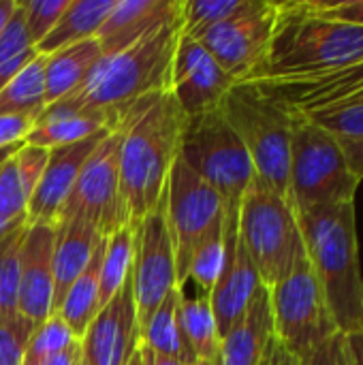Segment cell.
<instances>
[{"instance_id": "6da1fadb", "label": "cell", "mask_w": 363, "mask_h": 365, "mask_svg": "<svg viewBox=\"0 0 363 365\" xmlns=\"http://www.w3.org/2000/svg\"><path fill=\"white\" fill-rule=\"evenodd\" d=\"M184 111L169 90L154 92L124 111L120 133V192L135 227L163 199L180 152Z\"/></svg>"}, {"instance_id": "7a4b0ae2", "label": "cell", "mask_w": 363, "mask_h": 365, "mask_svg": "<svg viewBox=\"0 0 363 365\" xmlns=\"http://www.w3.org/2000/svg\"><path fill=\"white\" fill-rule=\"evenodd\" d=\"M182 36V17L150 32L131 47L105 53L83 83L47 113H101L116 126L124 111L148 94L169 90L171 64Z\"/></svg>"}, {"instance_id": "3957f363", "label": "cell", "mask_w": 363, "mask_h": 365, "mask_svg": "<svg viewBox=\"0 0 363 365\" xmlns=\"http://www.w3.org/2000/svg\"><path fill=\"white\" fill-rule=\"evenodd\" d=\"M302 242L340 334L363 329V278L355 201L297 214Z\"/></svg>"}, {"instance_id": "277c9868", "label": "cell", "mask_w": 363, "mask_h": 365, "mask_svg": "<svg viewBox=\"0 0 363 365\" xmlns=\"http://www.w3.org/2000/svg\"><path fill=\"white\" fill-rule=\"evenodd\" d=\"M363 56V26L312 13L304 0L278 2V19L263 62L248 81H272L329 71Z\"/></svg>"}, {"instance_id": "5b68a950", "label": "cell", "mask_w": 363, "mask_h": 365, "mask_svg": "<svg viewBox=\"0 0 363 365\" xmlns=\"http://www.w3.org/2000/svg\"><path fill=\"white\" fill-rule=\"evenodd\" d=\"M220 111L246 145L255 178L289 199L293 113L252 83H235Z\"/></svg>"}, {"instance_id": "8992f818", "label": "cell", "mask_w": 363, "mask_h": 365, "mask_svg": "<svg viewBox=\"0 0 363 365\" xmlns=\"http://www.w3.org/2000/svg\"><path fill=\"white\" fill-rule=\"evenodd\" d=\"M359 184L351 173L340 139L293 113L289 201L295 214L355 201Z\"/></svg>"}, {"instance_id": "52a82bcc", "label": "cell", "mask_w": 363, "mask_h": 365, "mask_svg": "<svg viewBox=\"0 0 363 365\" xmlns=\"http://www.w3.org/2000/svg\"><path fill=\"white\" fill-rule=\"evenodd\" d=\"M240 240L263 287L272 289L304 250L297 214L291 201L257 178L242 197L237 212Z\"/></svg>"}, {"instance_id": "ba28073f", "label": "cell", "mask_w": 363, "mask_h": 365, "mask_svg": "<svg viewBox=\"0 0 363 365\" xmlns=\"http://www.w3.org/2000/svg\"><path fill=\"white\" fill-rule=\"evenodd\" d=\"M178 156L225 199V210H237L255 167L246 145L218 109L184 120Z\"/></svg>"}, {"instance_id": "9c48e42d", "label": "cell", "mask_w": 363, "mask_h": 365, "mask_svg": "<svg viewBox=\"0 0 363 365\" xmlns=\"http://www.w3.org/2000/svg\"><path fill=\"white\" fill-rule=\"evenodd\" d=\"M276 342L300 364L321 342L338 334L312 265L302 250L291 269L270 289Z\"/></svg>"}, {"instance_id": "30bf717a", "label": "cell", "mask_w": 363, "mask_h": 365, "mask_svg": "<svg viewBox=\"0 0 363 365\" xmlns=\"http://www.w3.org/2000/svg\"><path fill=\"white\" fill-rule=\"evenodd\" d=\"M131 289L137 312L139 334L158 310L163 299L178 289L175 248L167 220L165 195L135 227H133V265Z\"/></svg>"}, {"instance_id": "8fae6325", "label": "cell", "mask_w": 363, "mask_h": 365, "mask_svg": "<svg viewBox=\"0 0 363 365\" xmlns=\"http://www.w3.org/2000/svg\"><path fill=\"white\" fill-rule=\"evenodd\" d=\"M165 203L175 248L178 287L182 289L195 248L225 216V199L178 156L169 173Z\"/></svg>"}, {"instance_id": "7c38bea8", "label": "cell", "mask_w": 363, "mask_h": 365, "mask_svg": "<svg viewBox=\"0 0 363 365\" xmlns=\"http://www.w3.org/2000/svg\"><path fill=\"white\" fill-rule=\"evenodd\" d=\"M92 225L103 237L128 225L120 192V133L113 128L86 160L60 220Z\"/></svg>"}, {"instance_id": "4fadbf2b", "label": "cell", "mask_w": 363, "mask_h": 365, "mask_svg": "<svg viewBox=\"0 0 363 365\" xmlns=\"http://www.w3.org/2000/svg\"><path fill=\"white\" fill-rule=\"evenodd\" d=\"M278 19V2L263 0L250 13L223 21L197 36L218 66L235 81H244L263 62Z\"/></svg>"}, {"instance_id": "5bb4252c", "label": "cell", "mask_w": 363, "mask_h": 365, "mask_svg": "<svg viewBox=\"0 0 363 365\" xmlns=\"http://www.w3.org/2000/svg\"><path fill=\"white\" fill-rule=\"evenodd\" d=\"M233 86L235 81L197 38L186 34L180 36L171 64L169 92L186 118L218 109Z\"/></svg>"}, {"instance_id": "9a60e30c", "label": "cell", "mask_w": 363, "mask_h": 365, "mask_svg": "<svg viewBox=\"0 0 363 365\" xmlns=\"http://www.w3.org/2000/svg\"><path fill=\"white\" fill-rule=\"evenodd\" d=\"M291 113H310L338 103L363 98V56L342 66L272 81H248Z\"/></svg>"}, {"instance_id": "2e32d148", "label": "cell", "mask_w": 363, "mask_h": 365, "mask_svg": "<svg viewBox=\"0 0 363 365\" xmlns=\"http://www.w3.org/2000/svg\"><path fill=\"white\" fill-rule=\"evenodd\" d=\"M237 210H225V257L218 280L210 293V306L223 340L229 329L244 317L255 293L261 287L259 274L237 233Z\"/></svg>"}, {"instance_id": "e0dca14e", "label": "cell", "mask_w": 363, "mask_h": 365, "mask_svg": "<svg viewBox=\"0 0 363 365\" xmlns=\"http://www.w3.org/2000/svg\"><path fill=\"white\" fill-rule=\"evenodd\" d=\"M79 344L81 357L90 365H126L131 361L141 344L131 276L116 297L96 312Z\"/></svg>"}, {"instance_id": "ac0fdd59", "label": "cell", "mask_w": 363, "mask_h": 365, "mask_svg": "<svg viewBox=\"0 0 363 365\" xmlns=\"http://www.w3.org/2000/svg\"><path fill=\"white\" fill-rule=\"evenodd\" d=\"M53 248L56 227L26 225L19 252L17 314L34 327L53 314Z\"/></svg>"}, {"instance_id": "d6986e66", "label": "cell", "mask_w": 363, "mask_h": 365, "mask_svg": "<svg viewBox=\"0 0 363 365\" xmlns=\"http://www.w3.org/2000/svg\"><path fill=\"white\" fill-rule=\"evenodd\" d=\"M111 133V130H109ZM101 133L86 141L56 148L49 152L47 167L28 201V220L26 225H49L56 227L62 214V207L96 145L109 135Z\"/></svg>"}, {"instance_id": "ffe728a7", "label": "cell", "mask_w": 363, "mask_h": 365, "mask_svg": "<svg viewBox=\"0 0 363 365\" xmlns=\"http://www.w3.org/2000/svg\"><path fill=\"white\" fill-rule=\"evenodd\" d=\"M180 17L182 0H116L96 38L105 53H116Z\"/></svg>"}, {"instance_id": "44dd1931", "label": "cell", "mask_w": 363, "mask_h": 365, "mask_svg": "<svg viewBox=\"0 0 363 365\" xmlns=\"http://www.w3.org/2000/svg\"><path fill=\"white\" fill-rule=\"evenodd\" d=\"M274 342L270 289L259 287L244 317L220 340L216 365H261Z\"/></svg>"}, {"instance_id": "7402d4cb", "label": "cell", "mask_w": 363, "mask_h": 365, "mask_svg": "<svg viewBox=\"0 0 363 365\" xmlns=\"http://www.w3.org/2000/svg\"><path fill=\"white\" fill-rule=\"evenodd\" d=\"M103 235L88 222L62 220L56 225V248H53V297L51 312L56 314L64 295L73 282L86 272L92 261Z\"/></svg>"}, {"instance_id": "603a6c76", "label": "cell", "mask_w": 363, "mask_h": 365, "mask_svg": "<svg viewBox=\"0 0 363 365\" xmlns=\"http://www.w3.org/2000/svg\"><path fill=\"white\" fill-rule=\"evenodd\" d=\"M103 56L96 36L45 56V107L77 90Z\"/></svg>"}, {"instance_id": "cb8c5ba5", "label": "cell", "mask_w": 363, "mask_h": 365, "mask_svg": "<svg viewBox=\"0 0 363 365\" xmlns=\"http://www.w3.org/2000/svg\"><path fill=\"white\" fill-rule=\"evenodd\" d=\"M113 6L116 0H71L53 30L34 47L36 53L49 56L75 43L94 38Z\"/></svg>"}, {"instance_id": "d4e9b609", "label": "cell", "mask_w": 363, "mask_h": 365, "mask_svg": "<svg viewBox=\"0 0 363 365\" xmlns=\"http://www.w3.org/2000/svg\"><path fill=\"white\" fill-rule=\"evenodd\" d=\"M116 124L101 113H47L43 111L24 143L45 150L86 141L94 135L113 130Z\"/></svg>"}, {"instance_id": "484cf974", "label": "cell", "mask_w": 363, "mask_h": 365, "mask_svg": "<svg viewBox=\"0 0 363 365\" xmlns=\"http://www.w3.org/2000/svg\"><path fill=\"white\" fill-rule=\"evenodd\" d=\"M180 295H182V289L178 287L163 299L158 310L152 314L148 325L141 329L139 342H141L143 349H148V351H152L156 355L195 365L197 357H195L193 349L188 346V342L184 340V334L180 329V323H178Z\"/></svg>"}, {"instance_id": "4316f807", "label": "cell", "mask_w": 363, "mask_h": 365, "mask_svg": "<svg viewBox=\"0 0 363 365\" xmlns=\"http://www.w3.org/2000/svg\"><path fill=\"white\" fill-rule=\"evenodd\" d=\"M103 248H105V237L98 244L86 272L73 282V287L68 289V293L64 295V299L56 312V314H60V319L66 323V327L73 331V336L77 340H81L86 336L90 323L94 321V317L98 312V276H101Z\"/></svg>"}, {"instance_id": "83f0119b", "label": "cell", "mask_w": 363, "mask_h": 365, "mask_svg": "<svg viewBox=\"0 0 363 365\" xmlns=\"http://www.w3.org/2000/svg\"><path fill=\"white\" fill-rule=\"evenodd\" d=\"M178 323L184 334V340L193 349L197 361H214L218 359V331L210 306V295L197 293L195 297H186L184 289L178 302Z\"/></svg>"}, {"instance_id": "f1b7e54d", "label": "cell", "mask_w": 363, "mask_h": 365, "mask_svg": "<svg viewBox=\"0 0 363 365\" xmlns=\"http://www.w3.org/2000/svg\"><path fill=\"white\" fill-rule=\"evenodd\" d=\"M43 111H45V56L36 53L0 90V115H41Z\"/></svg>"}, {"instance_id": "f546056e", "label": "cell", "mask_w": 363, "mask_h": 365, "mask_svg": "<svg viewBox=\"0 0 363 365\" xmlns=\"http://www.w3.org/2000/svg\"><path fill=\"white\" fill-rule=\"evenodd\" d=\"M133 265V227H120L105 237V248L101 257V276H98V310L107 306L122 284L131 276Z\"/></svg>"}, {"instance_id": "4dcf8cb0", "label": "cell", "mask_w": 363, "mask_h": 365, "mask_svg": "<svg viewBox=\"0 0 363 365\" xmlns=\"http://www.w3.org/2000/svg\"><path fill=\"white\" fill-rule=\"evenodd\" d=\"M263 0H182V34L197 38L201 32L250 13Z\"/></svg>"}, {"instance_id": "1f68e13d", "label": "cell", "mask_w": 363, "mask_h": 365, "mask_svg": "<svg viewBox=\"0 0 363 365\" xmlns=\"http://www.w3.org/2000/svg\"><path fill=\"white\" fill-rule=\"evenodd\" d=\"M223 257H225V216L220 222H216L208 231V235L195 248L190 265H188L186 282H193L197 287V293L210 295L218 280V274L223 267Z\"/></svg>"}, {"instance_id": "d6a6232c", "label": "cell", "mask_w": 363, "mask_h": 365, "mask_svg": "<svg viewBox=\"0 0 363 365\" xmlns=\"http://www.w3.org/2000/svg\"><path fill=\"white\" fill-rule=\"evenodd\" d=\"M36 56V49L30 45L21 6L17 0V9L0 34V90Z\"/></svg>"}, {"instance_id": "836d02e7", "label": "cell", "mask_w": 363, "mask_h": 365, "mask_svg": "<svg viewBox=\"0 0 363 365\" xmlns=\"http://www.w3.org/2000/svg\"><path fill=\"white\" fill-rule=\"evenodd\" d=\"M26 227L13 231L0 242V323L17 319L19 291V252Z\"/></svg>"}, {"instance_id": "e575fe53", "label": "cell", "mask_w": 363, "mask_h": 365, "mask_svg": "<svg viewBox=\"0 0 363 365\" xmlns=\"http://www.w3.org/2000/svg\"><path fill=\"white\" fill-rule=\"evenodd\" d=\"M79 340L73 336V331L66 327V323L60 319V314H51L47 321H43L30 336L24 353L21 365H39L51 355H58L66 351L68 346L77 344Z\"/></svg>"}, {"instance_id": "d590c367", "label": "cell", "mask_w": 363, "mask_h": 365, "mask_svg": "<svg viewBox=\"0 0 363 365\" xmlns=\"http://www.w3.org/2000/svg\"><path fill=\"white\" fill-rule=\"evenodd\" d=\"M338 139H363V98L329 105L310 113H297Z\"/></svg>"}, {"instance_id": "8d00e7d4", "label": "cell", "mask_w": 363, "mask_h": 365, "mask_svg": "<svg viewBox=\"0 0 363 365\" xmlns=\"http://www.w3.org/2000/svg\"><path fill=\"white\" fill-rule=\"evenodd\" d=\"M71 0H19L26 34L32 47H36L58 24Z\"/></svg>"}, {"instance_id": "74e56055", "label": "cell", "mask_w": 363, "mask_h": 365, "mask_svg": "<svg viewBox=\"0 0 363 365\" xmlns=\"http://www.w3.org/2000/svg\"><path fill=\"white\" fill-rule=\"evenodd\" d=\"M13 154L0 165V214L15 225H26V220H28V197L21 188Z\"/></svg>"}, {"instance_id": "f35d334b", "label": "cell", "mask_w": 363, "mask_h": 365, "mask_svg": "<svg viewBox=\"0 0 363 365\" xmlns=\"http://www.w3.org/2000/svg\"><path fill=\"white\" fill-rule=\"evenodd\" d=\"M36 327L21 317L0 323V365H21L26 344Z\"/></svg>"}, {"instance_id": "ab89813d", "label": "cell", "mask_w": 363, "mask_h": 365, "mask_svg": "<svg viewBox=\"0 0 363 365\" xmlns=\"http://www.w3.org/2000/svg\"><path fill=\"white\" fill-rule=\"evenodd\" d=\"M49 152L51 150H45V148H39V145H30V143H21L17 150H15V165H17V173H19V182H21V188L30 201L45 167H47V160H49Z\"/></svg>"}, {"instance_id": "60d3db41", "label": "cell", "mask_w": 363, "mask_h": 365, "mask_svg": "<svg viewBox=\"0 0 363 365\" xmlns=\"http://www.w3.org/2000/svg\"><path fill=\"white\" fill-rule=\"evenodd\" d=\"M304 4L321 17L363 26V0H304Z\"/></svg>"}, {"instance_id": "b9f144b4", "label": "cell", "mask_w": 363, "mask_h": 365, "mask_svg": "<svg viewBox=\"0 0 363 365\" xmlns=\"http://www.w3.org/2000/svg\"><path fill=\"white\" fill-rule=\"evenodd\" d=\"M297 365H349L344 334H334L325 342H321L304 361Z\"/></svg>"}, {"instance_id": "7bdbcfd3", "label": "cell", "mask_w": 363, "mask_h": 365, "mask_svg": "<svg viewBox=\"0 0 363 365\" xmlns=\"http://www.w3.org/2000/svg\"><path fill=\"white\" fill-rule=\"evenodd\" d=\"M39 115H0V150L21 145Z\"/></svg>"}, {"instance_id": "ee69618b", "label": "cell", "mask_w": 363, "mask_h": 365, "mask_svg": "<svg viewBox=\"0 0 363 365\" xmlns=\"http://www.w3.org/2000/svg\"><path fill=\"white\" fill-rule=\"evenodd\" d=\"M351 173L363 182V139H340Z\"/></svg>"}, {"instance_id": "f6af8a7d", "label": "cell", "mask_w": 363, "mask_h": 365, "mask_svg": "<svg viewBox=\"0 0 363 365\" xmlns=\"http://www.w3.org/2000/svg\"><path fill=\"white\" fill-rule=\"evenodd\" d=\"M344 344H347L349 365H363V329L355 334H347Z\"/></svg>"}, {"instance_id": "bcb514c9", "label": "cell", "mask_w": 363, "mask_h": 365, "mask_svg": "<svg viewBox=\"0 0 363 365\" xmlns=\"http://www.w3.org/2000/svg\"><path fill=\"white\" fill-rule=\"evenodd\" d=\"M79 361H81V344L77 342V344L68 346L66 351L47 357L45 361H41L39 365H79Z\"/></svg>"}, {"instance_id": "7dc6e473", "label": "cell", "mask_w": 363, "mask_h": 365, "mask_svg": "<svg viewBox=\"0 0 363 365\" xmlns=\"http://www.w3.org/2000/svg\"><path fill=\"white\" fill-rule=\"evenodd\" d=\"M261 365H297V361L274 338V342H272V346H270V351H267V355H265V359H263Z\"/></svg>"}, {"instance_id": "c3c4849f", "label": "cell", "mask_w": 363, "mask_h": 365, "mask_svg": "<svg viewBox=\"0 0 363 365\" xmlns=\"http://www.w3.org/2000/svg\"><path fill=\"white\" fill-rule=\"evenodd\" d=\"M141 357H143V365H188L184 361H178V359H171V357H163V355H156L148 349L141 346Z\"/></svg>"}, {"instance_id": "681fc988", "label": "cell", "mask_w": 363, "mask_h": 365, "mask_svg": "<svg viewBox=\"0 0 363 365\" xmlns=\"http://www.w3.org/2000/svg\"><path fill=\"white\" fill-rule=\"evenodd\" d=\"M15 9H17V0H0V34L6 28V24L11 21Z\"/></svg>"}, {"instance_id": "f907efd6", "label": "cell", "mask_w": 363, "mask_h": 365, "mask_svg": "<svg viewBox=\"0 0 363 365\" xmlns=\"http://www.w3.org/2000/svg\"><path fill=\"white\" fill-rule=\"evenodd\" d=\"M21 227H26V225H15V222H11V220H6L2 214H0V242L6 237V235H11L13 231H17V229H21Z\"/></svg>"}, {"instance_id": "816d5d0a", "label": "cell", "mask_w": 363, "mask_h": 365, "mask_svg": "<svg viewBox=\"0 0 363 365\" xmlns=\"http://www.w3.org/2000/svg\"><path fill=\"white\" fill-rule=\"evenodd\" d=\"M126 365H143V357H141V344H139V349L135 351V355L131 357V361Z\"/></svg>"}, {"instance_id": "f5cc1de1", "label": "cell", "mask_w": 363, "mask_h": 365, "mask_svg": "<svg viewBox=\"0 0 363 365\" xmlns=\"http://www.w3.org/2000/svg\"><path fill=\"white\" fill-rule=\"evenodd\" d=\"M17 148H19V145H13V148H4V150H0V165H2V163H4V160H6L15 150H17Z\"/></svg>"}, {"instance_id": "db71d44e", "label": "cell", "mask_w": 363, "mask_h": 365, "mask_svg": "<svg viewBox=\"0 0 363 365\" xmlns=\"http://www.w3.org/2000/svg\"><path fill=\"white\" fill-rule=\"evenodd\" d=\"M195 365H216V359L214 361H197Z\"/></svg>"}, {"instance_id": "11a10c76", "label": "cell", "mask_w": 363, "mask_h": 365, "mask_svg": "<svg viewBox=\"0 0 363 365\" xmlns=\"http://www.w3.org/2000/svg\"><path fill=\"white\" fill-rule=\"evenodd\" d=\"M79 365H90V364H88V361H86V359L81 357V361H79Z\"/></svg>"}]
</instances>
